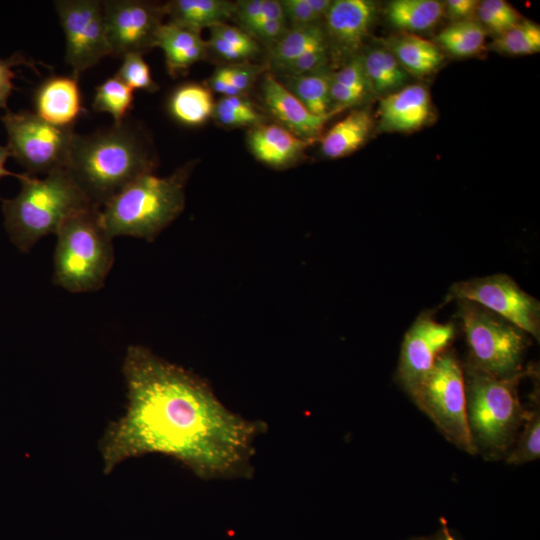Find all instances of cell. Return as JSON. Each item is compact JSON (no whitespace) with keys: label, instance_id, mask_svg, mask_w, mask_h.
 <instances>
[{"label":"cell","instance_id":"5b68a950","mask_svg":"<svg viewBox=\"0 0 540 540\" xmlns=\"http://www.w3.org/2000/svg\"><path fill=\"white\" fill-rule=\"evenodd\" d=\"M190 173L186 164L166 177L150 172L131 182L101 208L109 236L155 240L182 213Z\"/></svg>","mask_w":540,"mask_h":540},{"label":"cell","instance_id":"2e32d148","mask_svg":"<svg viewBox=\"0 0 540 540\" xmlns=\"http://www.w3.org/2000/svg\"><path fill=\"white\" fill-rule=\"evenodd\" d=\"M33 103L34 113L62 128H74L85 111L78 79L72 75H53L45 79L36 88Z\"/></svg>","mask_w":540,"mask_h":540},{"label":"cell","instance_id":"d590c367","mask_svg":"<svg viewBox=\"0 0 540 540\" xmlns=\"http://www.w3.org/2000/svg\"><path fill=\"white\" fill-rule=\"evenodd\" d=\"M329 48L306 52L277 71L287 77L301 76L326 69L329 62Z\"/></svg>","mask_w":540,"mask_h":540},{"label":"cell","instance_id":"7a4b0ae2","mask_svg":"<svg viewBox=\"0 0 540 540\" xmlns=\"http://www.w3.org/2000/svg\"><path fill=\"white\" fill-rule=\"evenodd\" d=\"M147 142L123 121L90 134L75 133L65 168L90 202L102 208L135 179L153 171Z\"/></svg>","mask_w":540,"mask_h":540},{"label":"cell","instance_id":"603a6c76","mask_svg":"<svg viewBox=\"0 0 540 540\" xmlns=\"http://www.w3.org/2000/svg\"><path fill=\"white\" fill-rule=\"evenodd\" d=\"M215 102L205 85L188 82L178 86L170 95L168 110L171 116L186 126H198L213 116Z\"/></svg>","mask_w":540,"mask_h":540},{"label":"cell","instance_id":"d6a6232c","mask_svg":"<svg viewBox=\"0 0 540 540\" xmlns=\"http://www.w3.org/2000/svg\"><path fill=\"white\" fill-rule=\"evenodd\" d=\"M476 14L482 27L497 36L521 21V15L504 0H484L479 2Z\"/></svg>","mask_w":540,"mask_h":540},{"label":"cell","instance_id":"60d3db41","mask_svg":"<svg viewBox=\"0 0 540 540\" xmlns=\"http://www.w3.org/2000/svg\"><path fill=\"white\" fill-rule=\"evenodd\" d=\"M226 67L230 83L243 95L251 87L261 68L245 61Z\"/></svg>","mask_w":540,"mask_h":540},{"label":"cell","instance_id":"f1b7e54d","mask_svg":"<svg viewBox=\"0 0 540 540\" xmlns=\"http://www.w3.org/2000/svg\"><path fill=\"white\" fill-rule=\"evenodd\" d=\"M133 101V90L114 75L95 88L92 108L96 112L109 113L114 124H119L125 121L133 107Z\"/></svg>","mask_w":540,"mask_h":540},{"label":"cell","instance_id":"44dd1931","mask_svg":"<svg viewBox=\"0 0 540 540\" xmlns=\"http://www.w3.org/2000/svg\"><path fill=\"white\" fill-rule=\"evenodd\" d=\"M169 21L201 31L225 23L235 11V3L225 0H173L163 5Z\"/></svg>","mask_w":540,"mask_h":540},{"label":"cell","instance_id":"7c38bea8","mask_svg":"<svg viewBox=\"0 0 540 540\" xmlns=\"http://www.w3.org/2000/svg\"><path fill=\"white\" fill-rule=\"evenodd\" d=\"M454 337L452 323L438 322L427 312L421 313L407 330L401 345L396 379L411 399L438 357L449 349Z\"/></svg>","mask_w":540,"mask_h":540},{"label":"cell","instance_id":"484cf974","mask_svg":"<svg viewBox=\"0 0 540 540\" xmlns=\"http://www.w3.org/2000/svg\"><path fill=\"white\" fill-rule=\"evenodd\" d=\"M444 6L436 0H394L386 10L388 21L405 32L425 31L437 24Z\"/></svg>","mask_w":540,"mask_h":540},{"label":"cell","instance_id":"8d00e7d4","mask_svg":"<svg viewBox=\"0 0 540 540\" xmlns=\"http://www.w3.org/2000/svg\"><path fill=\"white\" fill-rule=\"evenodd\" d=\"M209 29L210 34H214L226 41L230 46L239 51L245 60L254 56L259 51L255 39L244 30L226 23L211 26Z\"/></svg>","mask_w":540,"mask_h":540},{"label":"cell","instance_id":"d6986e66","mask_svg":"<svg viewBox=\"0 0 540 540\" xmlns=\"http://www.w3.org/2000/svg\"><path fill=\"white\" fill-rule=\"evenodd\" d=\"M154 46L163 50L167 71L172 77L187 71L207 54V44L200 31L172 22L159 27Z\"/></svg>","mask_w":540,"mask_h":540},{"label":"cell","instance_id":"8fae6325","mask_svg":"<svg viewBox=\"0 0 540 540\" xmlns=\"http://www.w3.org/2000/svg\"><path fill=\"white\" fill-rule=\"evenodd\" d=\"M66 39L65 61L79 78L101 59L110 56L102 1L57 0L53 2Z\"/></svg>","mask_w":540,"mask_h":540},{"label":"cell","instance_id":"cb8c5ba5","mask_svg":"<svg viewBox=\"0 0 540 540\" xmlns=\"http://www.w3.org/2000/svg\"><path fill=\"white\" fill-rule=\"evenodd\" d=\"M328 47L324 28L320 25L295 27L274 43L269 51V61L276 70L305 54L306 52Z\"/></svg>","mask_w":540,"mask_h":540},{"label":"cell","instance_id":"9a60e30c","mask_svg":"<svg viewBox=\"0 0 540 540\" xmlns=\"http://www.w3.org/2000/svg\"><path fill=\"white\" fill-rule=\"evenodd\" d=\"M263 102L284 128L305 140H315L333 114L317 116L273 75L264 76L261 85Z\"/></svg>","mask_w":540,"mask_h":540},{"label":"cell","instance_id":"4dcf8cb0","mask_svg":"<svg viewBox=\"0 0 540 540\" xmlns=\"http://www.w3.org/2000/svg\"><path fill=\"white\" fill-rule=\"evenodd\" d=\"M498 52L510 55H529L540 51V27L530 20H521L498 35L491 44Z\"/></svg>","mask_w":540,"mask_h":540},{"label":"cell","instance_id":"8992f818","mask_svg":"<svg viewBox=\"0 0 540 540\" xmlns=\"http://www.w3.org/2000/svg\"><path fill=\"white\" fill-rule=\"evenodd\" d=\"M53 282L71 293L101 289L115 261L113 239L101 209L91 206L68 217L56 232Z\"/></svg>","mask_w":540,"mask_h":540},{"label":"cell","instance_id":"1f68e13d","mask_svg":"<svg viewBox=\"0 0 540 540\" xmlns=\"http://www.w3.org/2000/svg\"><path fill=\"white\" fill-rule=\"evenodd\" d=\"M213 116L226 127L257 126L263 119L255 106L243 96H223L215 103Z\"/></svg>","mask_w":540,"mask_h":540},{"label":"cell","instance_id":"ac0fdd59","mask_svg":"<svg viewBox=\"0 0 540 540\" xmlns=\"http://www.w3.org/2000/svg\"><path fill=\"white\" fill-rule=\"evenodd\" d=\"M311 142L275 124L261 123L252 127L247 136L249 149L255 158L276 168L298 161Z\"/></svg>","mask_w":540,"mask_h":540},{"label":"cell","instance_id":"d4e9b609","mask_svg":"<svg viewBox=\"0 0 540 540\" xmlns=\"http://www.w3.org/2000/svg\"><path fill=\"white\" fill-rule=\"evenodd\" d=\"M370 91L387 95L400 88L408 79L395 56L385 47H377L362 55Z\"/></svg>","mask_w":540,"mask_h":540},{"label":"cell","instance_id":"836d02e7","mask_svg":"<svg viewBox=\"0 0 540 540\" xmlns=\"http://www.w3.org/2000/svg\"><path fill=\"white\" fill-rule=\"evenodd\" d=\"M122 63L116 75L132 90L142 89L148 92L158 90L157 83L152 79L149 65L142 54L129 53L122 57Z\"/></svg>","mask_w":540,"mask_h":540},{"label":"cell","instance_id":"ab89813d","mask_svg":"<svg viewBox=\"0 0 540 540\" xmlns=\"http://www.w3.org/2000/svg\"><path fill=\"white\" fill-rule=\"evenodd\" d=\"M246 30L250 36H254V38L265 43H270L272 46L288 29L286 28L285 19H275L259 21Z\"/></svg>","mask_w":540,"mask_h":540},{"label":"cell","instance_id":"52a82bcc","mask_svg":"<svg viewBox=\"0 0 540 540\" xmlns=\"http://www.w3.org/2000/svg\"><path fill=\"white\" fill-rule=\"evenodd\" d=\"M469 348L468 364L498 378L523 371L528 335L513 323L467 300H457Z\"/></svg>","mask_w":540,"mask_h":540},{"label":"cell","instance_id":"ee69618b","mask_svg":"<svg viewBox=\"0 0 540 540\" xmlns=\"http://www.w3.org/2000/svg\"><path fill=\"white\" fill-rule=\"evenodd\" d=\"M478 4L475 0H447L443 6L444 12L456 22L470 19Z\"/></svg>","mask_w":540,"mask_h":540},{"label":"cell","instance_id":"f546056e","mask_svg":"<svg viewBox=\"0 0 540 540\" xmlns=\"http://www.w3.org/2000/svg\"><path fill=\"white\" fill-rule=\"evenodd\" d=\"M538 396H534V405L528 410L522 431L505 457L510 465H522L535 461L540 456V408Z\"/></svg>","mask_w":540,"mask_h":540},{"label":"cell","instance_id":"3957f363","mask_svg":"<svg viewBox=\"0 0 540 540\" xmlns=\"http://www.w3.org/2000/svg\"><path fill=\"white\" fill-rule=\"evenodd\" d=\"M18 179V194L1 201L6 233L23 253L42 237L56 234L71 215L94 206L65 169L43 178L24 173Z\"/></svg>","mask_w":540,"mask_h":540},{"label":"cell","instance_id":"7bdbcfd3","mask_svg":"<svg viewBox=\"0 0 540 540\" xmlns=\"http://www.w3.org/2000/svg\"><path fill=\"white\" fill-rule=\"evenodd\" d=\"M264 0H242L235 3L234 14L244 26L248 28L261 16Z\"/></svg>","mask_w":540,"mask_h":540},{"label":"cell","instance_id":"83f0119b","mask_svg":"<svg viewBox=\"0 0 540 540\" xmlns=\"http://www.w3.org/2000/svg\"><path fill=\"white\" fill-rule=\"evenodd\" d=\"M486 30L475 20L456 21L437 36L438 44L454 56L466 57L478 53L485 43Z\"/></svg>","mask_w":540,"mask_h":540},{"label":"cell","instance_id":"4316f807","mask_svg":"<svg viewBox=\"0 0 540 540\" xmlns=\"http://www.w3.org/2000/svg\"><path fill=\"white\" fill-rule=\"evenodd\" d=\"M332 74L326 69L301 76L287 77L285 87L314 115L336 114L333 109L330 86Z\"/></svg>","mask_w":540,"mask_h":540},{"label":"cell","instance_id":"5bb4252c","mask_svg":"<svg viewBox=\"0 0 540 540\" xmlns=\"http://www.w3.org/2000/svg\"><path fill=\"white\" fill-rule=\"evenodd\" d=\"M375 3L368 0H336L324 18L328 44L340 56H356L374 23Z\"/></svg>","mask_w":540,"mask_h":540},{"label":"cell","instance_id":"f6af8a7d","mask_svg":"<svg viewBox=\"0 0 540 540\" xmlns=\"http://www.w3.org/2000/svg\"><path fill=\"white\" fill-rule=\"evenodd\" d=\"M209 89L223 96H243L231 83L227 73V67L222 66L215 70L209 80Z\"/></svg>","mask_w":540,"mask_h":540},{"label":"cell","instance_id":"277c9868","mask_svg":"<svg viewBox=\"0 0 540 540\" xmlns=\"http://www.w3.org/2000/svg\"><path fill=\"white\" fill-rule=\"evenodd\" d=\"M463 372L467 422L476 454L490 461L504 458L528 414L529 409L520 402L518 385L531 371L498 378L466 363Z\"/></svg>","mask_w":540,"mask_h":540},{"label":"cell","instance_id":"b9f144b4","mask_svg":"<svg viewBox=\"0 0 540 540\" xmlns=\"http://www.w3.org/2000/svg\"><path fill=\"white\" fill-rule=\"evenodd\" d=\"M366 93L345 87L331 81L330 96L333 109L340 111L343 108L354 106L360 103Z\"/></svg>","mask_w":540,"mask_h":540},{"label":"cell","instance_id":"ffe728a7","mask_svg":"<svg viewBox=\"0 0 540 540\" xmlns=\"http://www.w3.org/2000/svg\"><path fill=\"white\" fill-rule=\"evenodd\" d=\"M385 46L408 75L417 78L425 77L437 70L444 59L436 44L413 34L406 33L390 38Z\"/></svg>","mask_w":540,"mask_h":540},{"label":"cell","instance_id":"7dc6e473","mask_svg":"<svg viewBox=\"0 0 540 540\" xmlns=\"http://www.w3.org/2000/svg\"><path fill=\"white\" fill-rule=\"evenodd\" d=\"M11 156V152L8 148V146H2L0 145V179L5 176H14L16 178H19L20 174L13 173L6 169L5 164L7 159ZM2 198L0 197V200Z\"/></svg>","mask_w":540,"mask_h":540},{"label":"cell","instance_id":"bcb514c9","mask_svg":"<svg viewBox=\"0 0 540 540\" xmlns=\"http://www.w3.org/2000/svg\"><path fill=\"white\" fill-rule=\"evenodd\" d=\"M407 540H464L455 530L445 526L426 536L412 537Z\"/></svg>","mask_w":540,"mask_h":540},{"label":"cell","instance_id":"ba28073f","mask_svg":"<svg viewBox=\"0 0 540 540\" xmlns=\"http://www.w3.org/2000/svg\"><path fill=\"white\" fill-rule=\"evenodd\" d=\"M412 400L450 443L476 454L467 422L463 365L452 350L438 357Z\"/></svg>","mask_w":540,"mask_h":540},{"label":"cell","instance_id":"74e56055","mask_svg":"<svg viewBox=\"0 0 540 540\" xmlns=\"http://www.w3.org/2000/svg\"><path fill=\"white\" fill-rule=\"evenodd\" d=\"M335 83L367 93L369 89L362 55L352 57L340 70L332 74Z\"/></svg>","mask_w":540,"mask_h":540},{"label":"cell","instance_id":"6da1fadb","mask_svg":"<svg viewBox=\"0 0 540 540\" xmlns=\"http://www.w3.org/2000/svg\"><path fill=\"white\" fill-rule=\"evenodd\" d=\"M123 375L125 415L109 425L101 451L104 471L145 454L170 456L204 480L248 478L262 421L229 410L210 384L142 345H130Z\"/></svg>","mask_w":540,"mask_h":540},{"label":"cell","instance_id":"7402d4cb","mask_svg":"<svg viewBox=\"0 0 540 540\" xmlns=\"http://www.w3.org/2000/svg\"><path fill=\"white\" fill-rule=\"evenodd\" d=\"M372 118L366 110H354L338 121L321 141V151L327 158L345 157L357 150L372 129Z\"/></svg>","mask_w":540,"mask_h":540},{"label":"cell","instance_id":"4fadbf2b","mask_svg":"<svg viewBox=\"0 0 540 540\" xmlns=\"http://www.w3.org/2000/svg\"><path fill=\"white\" fill-rule=\"evenodd\" d=\"M110 56L143 54L155 47L156 34L163 24V5L139 0L102 1Z\"/></svg>","mask_w":540,"mask_h":540},{"label":"cell","instance_id":"30bf717a","mask_svg":"<svg viewBox=\"0 0 540 540\" xmlns=\"http://www.w3.org/2000/svg\"><path fill=\"white\" fill-rule=\"evenodd\" d=\"M449 299L474 302L540 340V302L506 274H494L454 283Z\"/></svg>","mask_w":540,"mask_h":540},{"label":"cell","instance_id":"e0dca14e","mask_svg":"<svg viewBox=\"0 0 540 540\" xmlns=\"http://www.w3.org/2000/svg\"><path fill=\"white\" fill-rule=\"evenodd\" d=\"M428 90L419 84L405 86L385 95L379 106L380 129L387 132H411L423 127L430 117Z\"/></svg>","mask_w":540,"mask_h":540},{"label":"cell","instance_id":"9c48e42d","mask_svg":"<svg viewBox=\"0 0 540 540\" xmlns=\"http://www.w3.org/2000/svg\"><path fill=\"white\" fill-rule=\"evenodd\" d=\"M1 121L7 133L11 156L26 173L47 175L65 169L76 132L54 126L28 110H6Z\"/></svg>","mask_w":540,"mask_h":540},{"label":"cell","instance_id":"e575fe53","mask_svg":"<svg viewBox=\"0 0 540 540\" xmlns=\"http://www.w3.org/2000/svg\"><path fill=\"white\" fill-rule=\"evenodd\" d=\"M37 64L43 63L28 59L20 52L0 58V110H7L8 99L14 90L15 67L27 66L38 72Z\"/></svg>","mask_w":540,"mask_h":540},{"label":"cell","instance_id":"f35d334b","mask_svg":"<svg viewBox=\"0 0 540 540\" xmlns=\"http://www.w3.org/2000/svg\"><path fill=\"white\" fill-rule=\"evenodd\" d=\"M286 20L295 27H304L320 24L322 20L312 9L309 0H282L280 1Z\"/></svg>","mask_w":540,"mask_h":540}]
</instances>
